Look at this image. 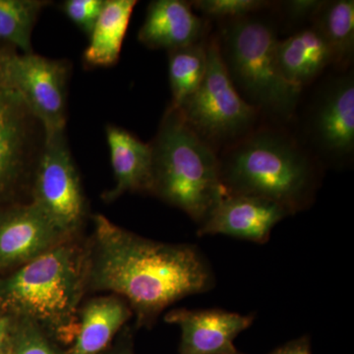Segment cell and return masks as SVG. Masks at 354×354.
<instances>
[{"mask_svg": "<svg viewBox=\"0 0 354 354\" xmlns=\"http://www.w3.org/2000/svg\"><path fill=\"white\" fill-rule=\"evenodd\" d=\"M207 70L194 94L176 108L203 140L216 146L232 145L255 130L257 109L242 99L221 58L218 39L206 44Z\"/></svg>", "mask_w": 354, "mask_h": 354, "instance_id": "6", "label": "cell"}, {"mask_svg": "<svg viewBox=\"0 0 354 354\" xmlns=\"http://www.w3.org/2000/svg\"><path fill=\"white\" fill-rule=\"evenodd\" d=\"M269 354H312L310 339L308 337H301L293 339L274 349Z\"/></svg>", "mask_w": 354, "mask_h": 354, "instance_id": "26", "label": "cell"}, {"mask_svg": "<svg viewBox=\"0 0 354 354\" xmlns=\"http://www.w3.org/2000/svg\"><path fill=\"white\" fill-rule=\"evenodd\" d=\"M24 320L16 339L13 354H55L38 324Z\"/></svg>", "mask_w": 354, "mask_h": 354, "instance_id": "24", "label": "cell"}, {"mask_svg": "<svg viewBox=\"0 0 354 354\" xmlns=\"http://www.w3.org/2000/svg\"><path fill=\"white\" fill-rule=\"evenodd\" d=\"M334 55L335 65L346 66L354 50V2L353 0L325 1L313 20Z\"/></svg>", "mask_w": 354, "mask_h": 354, "instance_id": "19", "label": "cell"}, {"mask_svg": "<svg viewBox=\"0 0 354 354\" xmlns=\"http://www.w3.org/2000/svg\"><path fill=\"white\" fill-rule=\"evenodd\" d=\"M165 322L180 327L179 354H241L234 346L237 335L248 329L254 316L221 309H176Z\"/></svg>", "mask_w": 354, "mask_h": 354, "instance_id": "11", "label": "cell"}, {"mask_svg": "<svg viewBox=\"0 0 354 354\" xmlns=\"http://www.w3.org/2000/svg\"><path fill=\"white\" fill-rule=\"evenodd\" d=\"M15 48L0 43V193L34 176L46 139L43 125L28 108L11 75Z\"/></svg>", "mask_w": 354, "mask_h": 354, "instance_id": "7", "label": "cell"}, {"mask_svg": "<svg viewBox=\"0 0 354 354\" xmlns=\"http://www.w3.org/2000/svg\"><path fill=\"white\" fill-rule=\"evenodd\" d=\"M206 70V44L201 41L169 51V77L172 95L171 106L178 108L196 92Z\"/></svg>", "mask_w": 354, "mask_h": 354, "instance_id": "20", "label": "cell"}, {"mask_svg": "<svg viewBox=\"0 0 354 354\" xmlns=\"http://www.w3.org/2000/svg\"><path fill=\"white\" fill-rule=\"evenodd\" d=\"M84 281L82 258L60 243L26 263L1 286V305L55 330L73 322Z\"/></svg>", "mask_w": 354, "mask_h": 354, "instance_id": "5", "label": "cell"}, {"mask_svg": "<svg viewBox=\"0 0 354 354\" xmlns=\"http://www.w3.org/2000/svg\"><path fill=\"white\" fill-rule=\"evenodd\" d=\"M51 2L44 0H0V43L31 53L32 32L39 14Z\"/></svg>", "mask_w": 354, "mask_h": 354, "instance_id": "21", "label": "cell"}, {"mask_svg": "<svg viewBox=\"0 0 354 354\" xmlns=\"http://www.w3.org/2000/svg\"><path fill=\"white\" fill-rule=\"evenodd\" d=\"M216 39L228 75L242 99L260 113L290 118L302 90L279 72V39L272 23L256 15L230 20Z\"/></svg>", "mask_w": 354, "mask_h": 354, "instance_id": "4", "label": "cell"}, {"mask_svg": "<svg viewBox=\"0 0 354 354\" xmlns=\"http://www.w3.org/2000/svg\"><path fill=\"white\" fill-rule=\"evenodd\" d=\"M192 8L191 2L183 0L151 2L139 31L140 43L152 50L167 51L199 43L204 23Z\"/></svg>", "mask_w": 354, "mask_h": 354, "instance_id": "14", "label": "cell"}, {"mask_svg": "<svg viewBox=\"0 0 354 354\" xmlns=\"http://www.w3.org/2000/svg\"><path fill=\"white\" fill-rule=\"evenodd\" d=\"M241 354H243V353H241Z\"/></svg>", "mask_w": 354, "mask_h": 354, "instance_id": "29", "label": "cell"}, {"mask_svg": "<svg viewBox=\"0 0 354 354\" xmlns=\"http://www.w3.org/2000/svg\"><path fill=\"white\" fill-rule=\"evenodd\" d=\"M307 133L318 155L332 162L349 160L354 149V81L344 74L329 81L310 111Z\"/></svg>", "mask_w": 354, "mask_h": 354, "instance_id": "10", "label": "cell"}, {"mask_svg": "<svg viewBox=\"0 0 354 354\" xmlns=\"http://www.w3.org/2000/svg\"><path fill=\"white\" fill-rule=\"evenodd\" d=\"M7 332V321L6 319L0 317V344L3 342Z\"/></svg>", "mask_w": 354, "mask_h": 354, "instance_id": "27", "label": "cell"}, {"mask_svg": "<svg viewBox=\"0 0 354 354\" xmlns=\"http://www.w3.org/2000/svg\"><path fill=\"white\" fill-rule=\"evenodd\" d=\"M32 202L64 237L82 223L85 197L65 132L44 139L32 176Z\"/></svg>", "mask_w": 354, "mask_h": 354, "instance_id": "8", "label": "cell"}, {"mask_svg": "<svg viewBox=\"0 0 354 354\" xmlns=\"http://www.w3.org/2000/svg\"><path fill=\"white\" fill-rule=\"evenodd\" d=\"M116 354H131V353H128V351H124V353H116Z\"/></svg>", "mask_w": 354, "mask_h": 354, "instance_id": "28", "label": "cell"}, {"mask_svg": "<svg viewBox=\"0 0 354 354\" xmlns=\"http://www.w3.org/2000/svg\"><path fill=\"white\" fill-rule=\"evenodd\" d=\"M130 316L131 312L120 298L93 299L82 310L80 328L69 354L101 353Z\"/></svg>", "mask_w": 354, "mask_h": 354, "instance_id": "18", "label": "cell"}, {"mask_svg": "<svg viewBox=\"0 0 354 354\" xmlns=\"http://www.w3.org/2000/svg\"><path fill=\"white\" fill-rule=\"evenodd\" d=\"M106 0H66L60 8L76 27L90 36L101 15Z\"/></svg>", "mask_w": 354, "mask_h": 354, "instance_id": "23", "label": "cell"}, {"mask_svg": "<svg viewBox=\"0 0 354 354\" xmlns=\"http://www.w3.org/2000/svg\"><path fill=\"white\" fill-rule=\"evenodd\" d=\"M65 241L35 203L22 205L0 221V267L27 263Z\"/></svg>", "mask_w": 354, "mask_h": 354, "instance_id": "13", "label": "cell"}, {"mask_svg": "<svg viewBox=\"0 0 354 354\" xmlns=\"http://www.w3.org/2000/svg\"><path fill=\"white\" fill-rule=\"evenodd\" d=\"M95 245L88 279L97 290L127 298L139 322H152L181 298L211 290L213 272L199 249L160 243L95 216Z\"/></svg>", "mask_w": 354, "mask_h": 354, "instance_id": "1", "label": "cell"}, {"mask_svg": "<svg viewBox=\"0 0 354 354\" xmlns=\"http://www.w3.org/2000/svg\"><path fill=\"white\" fill-rule=\"evenodd\" d=\"M11 75L28 108L43 125L46 137L65 132L71 64L36 53L14 51Z\"/></svg>", "mask_w": 354, "mask_h": 354, "instance_id": "9", "label": "cell"}, {"mask_svg": "<svg viewBox=\"0 0 354 354\" xmlns=\"http://www.w3.org/2000/svg\"><path fill=\"white\" fill-rule=\"evenodd\" d=\"M111 167L115 179L113 189L104 194L111 202L127 192H148L152 188V150L132 133L109 124L106 128Z\"/></svg>", "mask_w": 354, "mask_h": 354, "instance_id": "15", "label": "cell"}, {"mask_svg": "<svg viewBox=\"0 0 354 354\" xmlns=\"http://www.w3.org/2000/svg\"><path fill=\"white\" fill-rule=\"evenodd\" d=\"M136 0H106L83 53L86 68H109L120 60Z\"/></svg>", "mask_w": 354, "mask_h": 354, "instance_id": "17", "label": "cell"}, {"mask_svg": "<svg viewBox=\"0 0 354 354\" xmlns=\"http://www.w3.org/2000/svg\"><path fill=\"white\" fill-rule=\"evenodd\" d=\"M288 216L285 208L270 200L227 193L199 225L198 235L223 234L266 243L274 225Z\"/></svg>", "mask_w": 354, "mask_h": 354, "instance_id": "12", "label": "cell"}, {"mask_svg": "<svg viewBox=\"0 0 354 354\" xmlns=\"http://www.w3.org/2000/svg\"><path fill=\"white\" fill-rule=\"evenodd\" d=\"M150 146L151 193L183 209L201 225L227 194L215 149L172 106L165 111Z\"/></svg>", "mask_w": 354, "mask_h": 354, "instance_id": "3", "label": "cell"}, {"mask_svg": "<svg viewBox=\"0 0 354 354\" xmlns=\"http://www.w3.org/2000/svg\"><path fill=\"white\" fill-rule=\"evenodd\" d=\"M276 53L281 75L301 90L335 64L329 44L314 26L279 41Z\"/></svg>", "mask_w": 354, "mask_h": 354, "instance_id": "16", "label": "cell"}, {"mask_svg": "<svg viewBox=\"0 0 354 354\" xmlns=\"http://www.w3.org/2000/svg\"><path fill=\"white\" fill-rule=\"evenodd\" d=\"M322 0H288L281 1V8L286 17L292 22L311 20L313 22L317 13L323 6Z\"/></svg>", "mask_w": 354, "mask_h": 354, "instance_id": "25", "label": "cell"}, {"mask_svg": "<svg viewBox=\"0 0 354 354\" xmlns=\"http://www.w3.org/2000/svg\"><path fill=\"white\" fill-rule=\"evenodd\" d=\"M272 3L266 0H196L191 6L208 17L234 20L267 10Z\"/></svg>", "mask_w": 354, "mask_h": 354, "instance_id": "22", "label": "cell"}, {"mask_svg": "<svg viewBox=\"0 0 354 354\" xmlns=\"http://www.w3.org/2000/svg\"><path fill=\"white\" fill-rule=\"evenodd\" d=\"M218 162L227 193L264 198L290 215L306 208L315 193L311 156L279 130H254L227 146Z\"/></svg>", "mask_w": 354, "mask_h": 354, "instance_id": "2", "label": "cell"}]
</instances>
